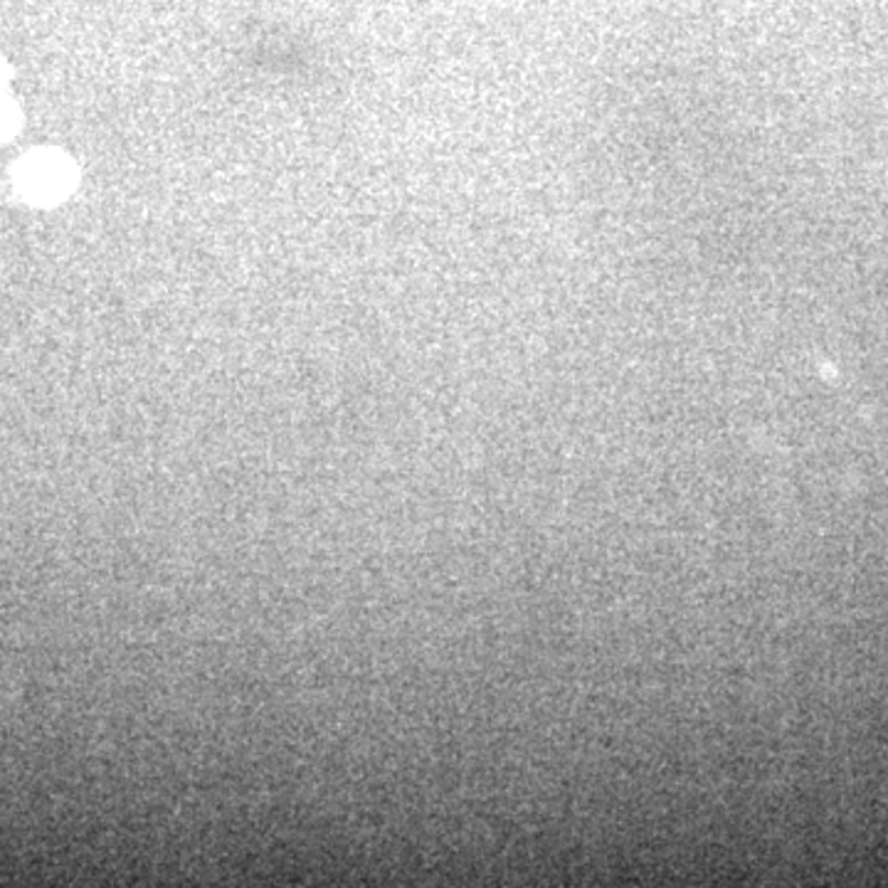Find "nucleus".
I'll return each instance as SVG.
<instances>
[{
	"label": "nucleus",
	"instance_id": "obj_1",
	"mask_svg": "<svg viewBox=\"0 0 888 888\" xmlns=\"http://www.w3.org/2000/svg\"><path fill=\"white\" fill-rule=\"evenodd\" d=\"M20 181H23L25 191L37 198V201H49V198H57L69 186V166L53 154H40L23 166Z\"/></svg>",
	"mask_w": 888,
	"mask_h": 888
},
{
	"label": "nucleus",
	"instance_id": "obj_2",
	"mask_svg": "<svg viewBox=\"0 0 888 888\" xmlns=\"http://www.w3.org/2000/svg\"><path fill=\"white\" fill-rule=\"evenodd\" d=\"M13 126H15V109L8 102H0V136L13 132Z\"/></svg>",
	"mask_w": 888,
	"mask_h": 888
},
{
	"label": "nucleus",
	"instance_id": "obj_3",
	"mask_svg": "<svg viewBox=\"0 0 888 888\" xmlns=\"http://www.w3.org/2000/svg\"><path fill=\"white\" fill-rule=\"evenodd\" d=\"M0 75H3V69H0Z\"/></svg>",
	"mask_w": 888,
	"mask_h": 888
}]
</instances>
